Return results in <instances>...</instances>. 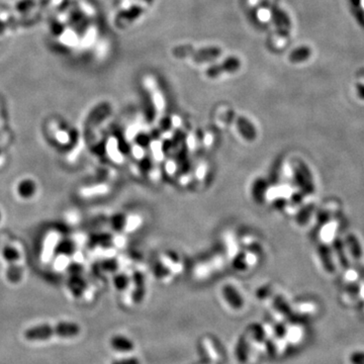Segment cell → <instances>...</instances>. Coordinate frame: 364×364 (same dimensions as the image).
<instances>
[{"mask_svg":"<svg viewBox=\"0 0 364 364\" xmlns=\"http://www.w3.org/2000/svg\"><path fill=\"white\" fill-rule=\"evenodd\" d=\"M240 67L241 61L237 57L231 56L220 64H215V65L209 66L205 71V75L208 78H217L224 73L237 72L240 69Z\"/></svg>","mask_w":364,"mask_h":364,"instance_id":"obj_2","label":"cell"},{"mask_svg":"<svg viewBox=\"0 0 364 364\" xmlns=\"http://www.w3.org/2000/svg\"><path fill=\"white\" fill-rule=\"evenodd\" d=\"M223 294L229 305L234 309H240L243 306V299L240 293L232 285H225L223 287Z\"/></svg>","mask_w":364,"mask_h":364,"instance_id":"obj_7","label":"cell"},{"mask_svg":"<svg viewBox=\"0 0 364 364\" xmlns=\"http://www.w3.org/2000/svg\"><path fill=\"white\" fill-rule=\"evenodd\" d=\"M111 345L114 349L121 352H128L134 349V343L130 340L123 336H116L112 338Z\"/></svg>","mask_w":364,"mask_h":364,"instance_id":"obj_8","label":"cell"},{"mask_svg":"<svg viewBox=\"0 0 364 364\" xmlns=\"http://www.w3.org/2000/svg\"><path fill=\"white\" fill-rule=\"evenodd\" d=\"M61 31H62V27L59 25V24H57V25H55V30H54V34H60L61 33Z\"/></svg>","mask_w":364,"mask_h":364,"instance_id":"obj_14","label":"cell"},{"mask_svg":"<svg viewBox=\"0 0 364 364\" xmlns=\"http://www.w3.org/2000/svg\"><path fill=\"white\" fill-rule=\"evenodd\" d=\"M34 5V2L32 1V0H23V1H20L18 4H17V9L19 11H27L28 9H30L32 6Z\"/></svg>","mask_w":364,"mask_h":364,"instance_id":"obj_12","label":"cell"},{"mask_svg":"<svg viewBox=\"0 0 364 364\" xmlns=\"http://www.w3.org/2000/svg\"><path fill=\"white\" fill-rule=\"evenodd\" d=\"M1 218H2V213H1V210H0V221H1Z\"/></svg>","mask_w":364,"mask_h":364,"instance_id":"obj_17","label":"cell"},{"mask_svg":"<svg viewBox=\"0 0 364 364\" xmlns=\"http://www.w3.org/2000/svg\"><path fill=\"white\" fill-rule=\"evenodd\" d=\"M143 1H144V2H146V3H147V4H149V5H151V4H153L154 0H143Z\"/></svg>","mask_w":364,"mask_h":364,"instance_id":"obj_15","label":"cell"},{"mask_svg":"<svg viewBox=\"0 0 364 364\" xmlns=\"http://www.w3.org/2000/svg\"><path fill=\"white\" fill-rule=\"evenodd\" d=\"M360 5H361L362 9L364 10V0H360Z\"/></svg>","mask_w":364,"mask_h":364,"instance_id":"obj_16","label":"cell"},{"mask_svg":"<svg viewBox=\"0 0 364 364\" xmlns=\"http://www.w3.org/2000/svg\"><path fill=\"white\" fill-rule=\"evenodd\" d=\"M144 12V8L140 5H133L127 9L119 12L115 18V24L119 29H125L131 26Z\"/></svg>","mask_w":364,"mask_h":364,"instance_id":"obj_3","label":"cell"},{"mask_svg":"<svg viewBox=\"0 0 364 364\" xmlns=\"http://www.w3.org/2000/svg\"><path fill=\"white\" fill-rule=\"evenodd\" d=\"M311 56V50L308 47H301L293 50L288 57L291 63H301L306 61Z\"/></svg>","mask_w":364,"mask_h":364,"instance_id":"obj_9","label":"cell"},{"mask_svg":"<svg viewBox=\"0 0 364 364\" xmlns=\"http://www.w3.org/2000/svg\"><path fill=\"white\" fill-rule=\"evenodd\" d=\"M113 364H141L140 361L136 358H126V359H121V360H118L116 362H114Z\"/></svg>","mask_w":364,"mask_h":364,"instance_id":"obj_13","label":"cell"},{"mask_svg":"<svg viewBox=\"0 0 364 364\" xmlns=\"http://www.w3.org/2000/svg\"><path fill=\"white\" fill-rule=\"evenodd\" d=\"M2 256L6 262H8L9 264H13L15 263L18 259H19V252L17 249H15L12 246H6L3 248L2 250Z\"/></svg>","mask_w":364,"mask_h":364,"instance_id":"obj_11","label":"cell"},{"mask_svg":"<svg viewBox=\"0 0 364 364\" xmlns=\"http://www.w3.org/2000/svg\"><path fill=\"white\" fill-rule=\"evenodd\" d=\"M37 189L38 187L36 182L30 178L21 180L16 187L18 197L23 200H31L32 198H34L37 192Z\"/></svg>","mask_w":364,"mask_h":364,"instance_id":"obj_6","label":"cell"},{"mask_svg":"<svg viewBox=\"0 0 364 364\" xmlns=\"http://www.w3.org/2000/svg\"><path fill=\"white\" fill-rule=\"evenodd\" d=\"M79 333L80 328L75 323H59L55 326L41 325L32 327L25 332V337L30 341H45L52 337H76Z\"/></svg>","mask_w":364,"mask_h":364,"instance_id":"obj_1","label":"cell"},{"mask_svg":"<svg viewBox=\"0 0 364 364\" xmlns=\"http://www.w3.org/2000/svg\"><path fill=\"white\" fill-rule=\"evenodd\" d=\"M195 50H196V48L192 45H189V44L179 45V46H176V47L173 48L172 55L177 59H186V58L190 59V57H191L192 53L195 52Z\"/></svg>","mask_w":364,"mask_h":364,"instance_id":"obj_10","label":"cell"},{"mask_svg":"<svg viewBox=\"0 0 364 364\" xmlns=\"http://www.w3.org/2000/svg\"><path fill=\"white\" fill-rule=\"evenodd\" d=\"M222 49L220 47L216 46H210V47H204L201 49H196L195 52L192 53L190 59L198 63H208L216 61L218 58L222 55Z\"/></svg>","mask_w":364,"mask_h":364,"instance_id":"obj_5","label":"cell"},{"mask_svg":"<svg viewBox=\"0 0 364 364\" xmlns=\"http://www.w3.org/2000/svg\"><path fill=\"white\" fill-rule=\"evenodd\" d=\"M271 18L275 25L277 34L282 38L285 39L289 35L290 30V19L285 11L280 9L278 7L271 8Z\"/></svg>","mask_w":364,"mask_h":364,"instance_id":"obj_4","label":"cell"}]
</instances>
